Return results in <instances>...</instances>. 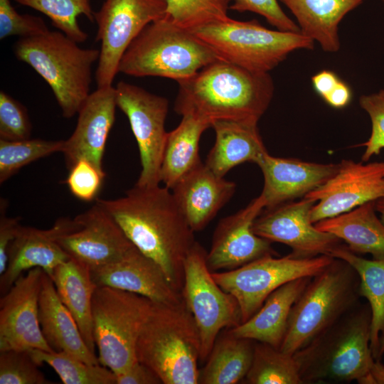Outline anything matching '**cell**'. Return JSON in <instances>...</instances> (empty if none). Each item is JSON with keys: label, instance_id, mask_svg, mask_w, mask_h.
Returning <instances> with one entry per match:
<instances>
[{"label": "cell", "instance_id": "cell-44", "mask_svg": "<svg viewBox=\"0 0 384 384\" xmlns=\"http://www.w3.org/2000/svg\"><path fill=\"white\" fill-rule=\"evenodd\" d=\"M8 202L4 198L0 201V275L6 270L9 247L21 227L20 218L6 215Z\"/></svg>", "mask_w": 384, "mask_h": 384}, {"label": "cell", "instance_id": "cell-19", "mask_svg": "<svg viewBox=\"0 0 384 384\" xmlns=\"http://www.w3.org/2000/svg\"><path fill=\"white\" fill-rule=\"evenodd\" d=\"M117 107L112 85L97 87L90 94L78 112L73 134L64 140L62 153L68 169L79 159H85L103 170V155Z\"/></svg>", "mask_w": 384, "mask_h": 384}, {"label": "cell", "instance_id": "cell-30", "mask_svg": "<svg viewBox=\"0 0 384 384\" xmlns=\"http://www.w3.org/2000/svg\"><path fill=\"white\" fill-rule=\"evenodd\" d=\"M211 124L190 114L182 116L179 124L168 132L161 159L160 180L170 190L202 162L199 142Z\"/></svg>", "mask_w": 384, "mask_h": 384}, {"label": "cell", "instance_id": "cell-39", "mask_svg": "<svg viewBox=\"0 0 384 384\" xmlns=\"http://www.w3.org/2000/svg\"><path fill=\"white\" fill-rule=\"evenodd\" d=\"M31 124L26 107L11 95L0 92V139L21 140L31 138Z\"/></svg>", "mask_w": 384, "mask_h": 384}, {"label": "cell", "instance_id": "cell-4", "mask_svg": "<svg viewBox=\"0 0 384 384\" xmlns=\"http://www.w3.org/2000/svg\"><path fill=\"white\" fill-rule=\"evenodd\" d=\"M201 338L183 299L176 304L154 302L136 345L139 362L164 384H198Z\"/></svg>", "mask_w": 384, "mask_h": 384}, {"label": "cell", "instance_id": "cell-49", "mask_svg": "<svg viewBox=\"0 0 384 384\" xmlns=\"http://www.w3.org/2000/svg\"><path fill=\"white\" fill-rule=\"evenodd\" d=\"M375 208L377 213L379 214L380 220L384 223V197L375 201Z\"/></svg>", "mask_w": 384, "mask_h": 384}, {"label": "cell", "instance_id": "cell-35", "mask_svg": "<svg viewBox=\"0 0 384 384\" xmlns=\"http://www.w3.org/2000/svg\"><path fill=\"white\" fill-rule=\"evenodd\" d=\"M18 4L35 9L48 17L52 25L78 43L87 39V34L78 23L85 16L93 22L94 11L90 0H15Z\"/></svg>", "mask_w": 384, "mask_h": 384}, {"label": "cell", "instance_id": "cell-15", "mask_svg": "<svg viewBox=\"0 0 384 384\" xmlns=\"http://www.w3.org/2000/svg\"><path fill=\"white\" fill-rule=\"evenodd\" d=\"M304 197L316 201L310 212L314 224L375 201L384 197V162L343 160L334 175Z\"/></svg>", "mask_w": 384, "mask_h": 384}, {"label": "cell", "instance_id": "cell-9", "mask_svg": "<svg viewBox=\"0 0 384 384\" xmlns=\"http://www.w3.org/2000/svg\"><path fill=\"white\" fill-rule=\"evenodd\" d=\"M154 302L129 292L97 287L92 297L93 337L98 361L122 373L137 361L136 345Z\"/></svg>", "mask_w": 384, "mask_h": 384}, {"label": "cell", "instance_id": "cell-36", "mask_svg": "<svg viewBox=\"0 0 384 384\" xmlns=\"http://www.w3.org/2000/svg\"><path fill=\"white\" fill-rule=\"evenodd\" d=\"M64 140L0 139V183H3L22 167L49 156L62 152Z\"/></svg>", "mask_w": 384, "mask_h": 384}, {"label": "cell", "instance_id": "cell-48", "mask_svg": "<svg viewBox=\"0 0 384 384\" xmlns=\"http://www.w3.org/2000/svg\"><path fill=\"white\" fill-rule=\"evenodd\" d=\"M372 383L384 384V366L377 360L372 370Z\"/></svg>", "mask_w": 384, "mask_h": 384}, {"label": "cell", "instance_id": "cell-33", "mask_svg": "<svg viewBox=\"0 0 384 384\" xmlns=\"http://www.w3.org/2000/svg\"><path fill=\"white\" fill-rule=\"evenodd\" d=\"M242 381L249 384H303L293 355L255 342L251 366Z\"/></svg>", "mask_w": 384, "mask_h": 384}, {"label": "cell", "instance_id": "cell-47", "mask_svg": "<svg viewBox=\"0 0 384 384\" xmlns=\"http://www.w3.org/2000/svg\"><path fill=\"white\" fill-rule=\"evenodd\" d=\"M351 99L352 91L351 87L346 82L340 79L324 100L334 108L341 109L346 107Z\"/></svg>", "mask_w": 384, "mask_h": 384}, {"label": "cell", "instance_id": "cell-10", "mask_svg": "<svg viewBox=\"0 0 384 384\" xmlns=\"http://www.w3.org/2000/svg\"><path fill=\"white\" fill-rule=\"evenodd\" d=\"M334 259L326 255L302 257L290 253L275 257L270 254L236 269L212 274L218 285L236 299L242 323L258 311L275 289L295 279L314 277Z\"/></svg>", "mask_w": 384, "mask_h": 384}, {"label": "cell", "instance_id": "cell-18", "mask_svg": "<svg viewBox=\"0 0 384 384\" xmlns=\"http://www.w3.org/2000/svg\"><path fill=\"white\" fill-rule=\"evenodd\" d=\"M265 208L259 196L245 208L222 218L213 233L206 262L211 272L231 270L267 255H273L271 242L252 230L255 220Z\"/></svg>", "mask_w": 384, "mask_h": 384}, {"label": "cell", "instance_id": "cell-32", "mask_svg": "<svg viewBox=\"0 0 384 384\" xmlns=\"http://www.w3.org/2000/svg\"><path fill=\"white\" fill-rule=\"evenodd\" d=\"M329 255L347 262L359 275L360 294L368 300L372 312L370 348L377 361L380 337L384 334V260L363 258L342 244Z\"/></svg>", "mask_w": 384, "mask_h": 384}, {"label": "cell", "instance_id": "cell-25", "mask_svg": "<svg viewBox=\"0 0 384 384\" xmlns=\"http://www.w3.org/2000/svg\"><path fill=\"white\" fill-rule=\"evenodd\" d=\"M38 306L43 335L54 351H65L87 363L100 364L95 353L85 343L74 317L59 298L52 279L44 271Z\"/></svg>", "mask_w": 384, "mask_h": 384}, {"label": "cell", "instance_id": "cell-23", "mask_svg": "<svg viewBox=\"0 0 384 384\" xmlns=\"http://www.w3.org/2000/svg\"><path fill=\"white\" fill-rule=\"evenodd\" d=\"M69 258L57 242L52 227L41 230L21 225L9 247L6 270L0 277L1 295L25 270L40 267L51 277L55 267Z\"/></svg>", "mask_w": 384, "mask_h": 384}, {"label": "cell", "instance_id": "cell-34", "mask_svg": "<svg viewBox=\"0 0 384 384\" xmlns=\"http://www.w3.org/2000/svg\"><path fill=\"white\" fill-rule=\"evenodd\" d=\"M29 351L39 365H49L64 384H116L114 373L100 364L87 363L65 351Z\"/></svg>", "mask_w": 384, "mask_h": 384}, {"label": "cell", "instance_id": "cell-45", "mask_svg": "<svg viewBox=\"0 0 384 384\" xmlns=\"http://www.w3.org/2000/svg\"><path fill=\"white\" fill-rule=\"evenodd\" d=\"M116 384H160L156 374L138 361L127 370L115 374Z\"/></svg>", "mask_w": 384, "mask_h": 384}, {"label": "cell", "instance_id": "cell-7", "mask_svg": "<svg viewBox=\"0 0 384 384\" xmlns=\"http://www.w3.org/2000/svg\"><path fill=\"white\" fill-rule=\"evenodd\" d=\"M361 297L356 270L334 258L311 277L294 304L279 349L293 355L358 304Z\"/></svg>", "mask_w": 384, "mask_h": 384}, {"label": "cell", "instance_id": "cell-27", "mask_svg": "<svg viewBox=\"0 0 384 384\" xmlns=\"http://www.w3.org/2000/svg\"><path fill=\"white\" fill-rule=\"evenodd\" d=\"M314 225L343 240L354 253H369L375 260H384V223L377 215L375 201L320 220Z\"/></svg>", "mask_w": 384, "mask_h": 384}, {"label": "cell", "instance_id": "cell-14", "mask_svg": "<svg viewBox=\"0 0 384 384\" xmlns=\"http://www.w3.org/2000/svg\"><path fill=\"white\" fill-rule=\"evenodd\" d=\"M52 228L68 255L90 270L119 260L134 246L97 202L72 219L57 220Z\"/></svg>", "mask_w": 384, "mask_h": 384}, {"label": "cell", "instance_id": "cell-12", "mask_svg": "<svg viewBox=\"0 0 384 384\" xmlns=\"http://www.w3.org/2000/svg\"><path fill=\"white\" fill-rule=\"evenodd\" d=\"M166 0H105L94 11L100 42L95 72L97 87L112 85L127 48L151 23L166 16Z\"/></svg>", "mask_w": 384, "mask_h": 384}, {"label": "cell", "instance_id": "cell-21", "mask_svg": "<svg viewBox=\"0 0 384 384\" xmlns=\"http://www.w3.org/2000/svg\"><path fill=\"white\" fill-rule=\"evenodd\" d=\"M264 176L260 196L270 209L305 196L334 175L339 164H317L271 156L267 151L257 164Z\"/></svg>", "mask_w": 384, "mask_h": 384}, {"label": "cell", "instance_id": "cell-51", "mask_svg": "<svg viewBox=\"0 0 384 384\" xmlns=\"http://www.w3.org/2000/svg\"><path fill=\"white\" fill-rule=\"evenodd\" d=\"M384 3V0H381Z\"/></svg>", "mask_w": 384, "mask_h": 384}, {"label": "cell", "instance_id": "cell-8", "mask_svg": "<svg viewBox=\"0 0 384 384\" xmlns=\"http://www.w3.org/2000/svg\"><path fill=\"white\" fill-rule=\"evenodd\" d=\"M191 32L220 60L259 73H269L294 50H311L314 46V41L301 32L269 29L256 19L228 18Z\"/></svg>", "mask_w": 384, "mask_h": 384}, {"label": "cell", "instance_id": "cell-1", "mask_svg": "<svg viewBox=\"0 0 384 384\" xmlns=\"http://www.w3.org/2000/svg\"><path fill=\"white\" fill-rule=\"evenodd\" d=\"M127 238L156 262L171 284L181 293L184 263L196 242L171 191L166 186L134 185L116 199H96Z\"/></svg>", "mask_w": 384, "mask_h": 384}, {"label": "cell", "instance_id": "cell-17", "mask_svg": "<svg viewBox=\"0 0 384 384\" xmlns=\"http://www.w3.org/2000/svg\"><path fill=\"white\" fill-rule=\"evenodd\" d=\"M315 203V201L304 197L297 202L267 209L255 220L252 230L270 242L288 245L296 256L329 255L341 244V240L330 233L319 230L312 223L310 212Z\"/></svg>", "mask_w": 384, "mask_h": 384}, {"label": "cell", "instance_id": "cell-16", "mask_svg": "<svg viewBox=\"0 0 384 384\" xmlns=\"http://www.w3.org/2000/svg\"><path fill=\"white\" fill-rule=\"evenodd\" d=\"M43 270L21 274L0 299V351L40 349L54 351L45 339L39 322V294Z\"/></svg>", "mask_w": 384, "mask_h": 384}, {"label": "cell", "instance_id": "cell-11", "mask_svg": "<svg viewBox=\"0 0 384 384\" xmlns=\"http://www.w3.org/2000/svg\"><path fill=\"white\" fill-rule=\"evenodd\" d=\"M206 255L204 248L196 242L185 260L181 291L183 299L198 329L201 361L207 359L222 330L241 323L236 299L215 282L208 267Z\"/></svg>", "mask_w": 384, "mask_h": 384}, {"label": "cell", "instance_id": "cell-38", "mask_svg": "<svg viewBox=\"0 0 384 384\" xmlns=\"http://www.w3.org/2000/svg\"><path fill=\"white\" fill-rule=\"evenodd\" d=\"M29 350L0 351V384H50Z\"/></svg>", "mask_w": 384, "mask_h": 384}, {"label": "cell", "instance_id": "cell-31", "mask_svg": "<svg viewBox=\"0 0 384 384\" xmlns=\"http://www.w3.org/2000/svg\"><path fill=\"white\" fill-rule=\"evenodd\" d=\"M255 341L228 330L219 334L200 370L198 383L235 384L242 381L252 364Z\"/></svg>", "mask_w": 384, "mask_h": 384}, {"label": "cell", "instance_id": "cell-46", "mask_svg": "<svg viewBox=\"0 0 384 384\" xmlns=\"http://www.w3.org/2000/svg\"><path fill=\"white\" fill-rule=\"evenodd\" d=\"M340 80L333 71L324 70L311 78V84L315 92L324 100Z\"/></svg>", "mask_w": 384, "mask_h": 384}, {"label": "cell", "instance_id": "cell-3", "mask_svg": "<svg viewBox=\"0 0 384 384\" xmlns=\"http://www.w3.org/2000/svg\"><path fill=\"white\" fill-rule=\"evenodd\" d=\"M372 312L358 303L293 354L303 383L372 384Z\"/></svg>", "mask_w": 384, "mask_h": 384}, {"label": "cell", "instance_id": "cell-43", "mask_svg": "<svg viewBox=\"0 0 384 384\" xmlns=\"http://www.w3.org/2000/svg\"><path fill=\"white\" fill-rule=\"evenodd\" d=\"M230 9L238 12L250 11L263 16L277 30L300 32L299 26L283 11L277 0H232Z\"/></svg>", "mask_w": 384, "mask_h": 384}, {"label": "cell", "instance_id": "cell-26", "mask_svg": "<svg viewBox=\"0 0 384 384\" xmlns=\"http://www.w3.org/2000/svg\"><path fill=\"white\" fill-rule=\"evenodd\" d=\"M215 141L205 164L216 175L224 176L244 162L258 164L267 152L257 123L220 120L213 123Z\"/></svg>", "mask_w": 384, "mask_h": 384}, {"label": "cell", "instance_id": "cell-40", "mask_svg": "<svg viewBox=\"0 0 384 384\" xmlns=\"http://www.w3.org/2000/svg\"><path fill=\"white\" fill-rule=\"evenodd\" d=\"M68 171L65 183L72 194L84 201L95 199L106 176L104 170L85 159H80Z\"/></svg>", "mask_w": 384, "mask_h": 384}, {"label": "cell", "instance_id": "cell-2", "mask_svg": "<svg viewBox=\"0 0 384 384\" xmlns=\"http://www.w3.org/2000/svg\"><path fill=\"white\" fill-rule=\"evenodd\" d=\"M174 109L212 124L220 120L257 123L274 94L269 73L218 60L180 81Z\"/></svg>", "mask_w": 384, "mask_h": 384}, {"label": "cell", "instance_id": "cell-28", "mask_svg": "<svg viewBox=\"0 0 384 384\" xmlns=\"http://www.w3.org/2000/svg\"><path fill=\"white\" fill-rule=\"evenodd\" d=\"M50 278L59 298L74 317L85 343L95 353L92 301L97 287L90 267L70 257L55 267Z\"/></svg>", "mask_w": 384, "mask_h": 384}, {"label": "cell", "instance_id": "cell-22", "mask_svg": "<svg viewBox=\"0 0 384 384\" xmlns=\"http://www.w3.org/2000/svg\"><path fill=\"white\" fill-rule=\"evenodd\" d=\"M233 181L219 176L201 163L171 189L174 199L191 229L203 230L235 191Z\"/></svg>", "mask_w": 384, "mask_h": 384}, {"label": "cell", "instance_id": "cell-20", "mask_svg": "<svg viewBox=\"0 0 384 384\" xmlns=\"http://www.w3.org/2000/svg\"><path fill=\"white\" fill-rule=\"evenodd\" d=\"M96 287H109L144 296L154 302L176 304L182 294L169 282L161 267L135 246L119 260L90 270Z\"/></svg>", "mask_w": 384, "mask_h": 384}, {"label": "cell", "instance_id": "cell-37", "mask_svg": "<svg viewBox=\"0 0 384 384\" xmlns=\"http://www.w3.org/2000/svg\"><path fill=\"white\" fill-rule=\"evenodd\" d=\"M166 17L175 25L193 31L228 19L232 0H166Z\"/></svg>", "mask_w": 384, "mask_h": 384}, {"label": "cell", "instance_id": "cell-24", "mask_svg": "<svg viewBox=\"0 0 384 384\" xmlns=\"http://www.w3.org/2000/svg\"><path fill=\"white\" fill-rule=\"evenodd\" d=\"M311 279V277H303L282 285L267 297L249 319L228 331L237 337L280 348L292 308Z\"/></svg>", "mask_w": 384, "mask_h": 384}, {"label": "cell", "instance_id": "cell-41", "mask_svg": "<svg viewBox=\"0 0 384 384\" xmlns=\"http://www.w3.org/2000/svg\"><path fill=\"white\" fill-rule=\"evenodd\" d=\"M49 31L40 16L21 14L12 6L10 0H0V39L12 36L20 38L42 34Z\"/></svg>", "mask_w": 384, "mask_h": 384}, {"label": "cell", "instance_id": "cell-5", "mask_svg": "<svg viewBox=\"0 0 384 384\" xmlns=\"http://www.w3.org/2000/svg\"><path fill=\"white\" fill-rule=\"evenodd\" d=\"M78 44L60 31H48L20 38L14 46L16 57L50 86L65 118L78 114L90 95L92 67L100 57V50Z\"/></svg>", "mask_w": 384, "mask_h": 384}, {"label": "cell", "instance_id": "cell-6", "mask_svg": "<svg viewBox=\"0 0 384 384\" xmlns=\"http://www.w3.org/2000/svg\"><path fill=\"white\" fill-rule=\"evenodd\" d=\"M220 60L191 31L166 16L149 23L124 53L119 73L134 77H161L177 82Z\"/></svg>", "mask_w": 384, "mask_h": 384}, {"label": "cell", "instance_id": "cell-50", "mask_svg": "<svg viewBox=\"0 0 384 384\" xmlns=\"http://www.w3.org/2000/svg\"><path fill=\"white\" fill-rule=\"evenodd\" d=\"M383 354H384V334L380 337L379 350H378L377 360L379 361V359L382 357Z\"/></svg>", "mask_w": 384, "mask_h": 384}, {"label": "cell", "instance_id": "cell-13", "mask_svg": "<svg viewBox=\"0 0 384 384\" xmlns=\"http://www.w3.org/2000/svg\"><path fill=\"white\" fill-rule=\"evenodd\" d=\"M114 88L117 106L127 117L138 144L142 170L135 184L141 187L159 186L168 134L165 121L169 101L124 81L119 82Z\"/></svg>", "mask_w": 384, "mask_h": 384}, {"label": "cell", "instance_id": "cell-29", "mask_svg": "<svg viewBox=\"0 0 384 384\" xmlns=\"http://www.w3.org/2000/svg\"><path fill=\"white\" fill-rule=\"evenodd\" d=\"M295 16L300 32L326 52L340 48L338 26L343 17L365 0H280Z\"/></svg>", "mask_w": 384, "mask_h": 384}, {"label": "cell", "instance_id": "cell-42", "mask_svg": "<svg viewBox=\"0 0 384 384\" xmlns=\"http://www.w3.org/2000/svg\"><path fill=\"white\" fill-rule=\"evenodd\" d=\"M359 102L369 115L372 125L370 136L363 144L366 149L362 160L367 161L384 149V87L376 93L362 95Z\"/></svg>", "mask_w": 384, "mask_h": 384}]
</instances>
